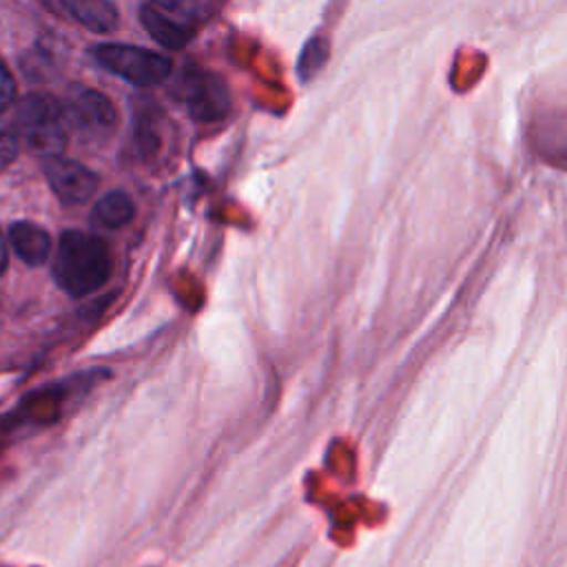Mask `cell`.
Instances as JSON below:
<instances>
[{
    "instance_id": "1",
    "label": "cell",
    "mask_w": 567,
    "mask_h": 567,
    "mask_svg": "<svg viewBox=\"0 0 567 567\" xmlns=\"http://www.w3.org/2000/svg\"><path fill=\"white\" fill-rule=\"evenodd\" d=\"M53 275L69 295L84 297L109 279L111 252L97 235L66 230L58 244Z\"/></svg>"
},
{
    "instance_id": "2",
    "label": "cell",
    "mask_w": 567,
    "mask_h": 567,
    "mask_svg": "<svg viewBox=\"0 0 567 567\" xmlns=\"http://www.w3.org/2000/svg\"><path fill=\"white\" fill-rule=\"evenodd\" d=\"M16 133L44 159L58 157L69 137L66 111L53 95L31 93L16 109Z\"/></svg>"
},
{
    "instance_id": "3",
    "label": "cell",
    "mask_w": 567,
    "mask_h": 567,
    "mask_svg": "<svg viewBox=\"0 0 567 567\" xmlns=\"http://www.w3.org/2000/svg\"><path fill=\"white\" fill-rule=\"evenodd\" d=\"M91 55L111 73L124 78L137 86H151L171 75V60L166 55L153 53L142 47L131 44H97L91 49Z\"/></svg>"
},
{
    "instance_id": "4",
    "label": "cell",
    "mask_w": 567,
    "mask_h": 567,
    "mask_svg": "<svg viewBox=\"0 0 567 567\" xmlns=\"http://www.w3.org/2000/svg\"><path fill=\"white\" fill-rule=\"evenodd\" d=\"M173 93L197 122H215L224 117L230 106V95L224 80L197 66L182 69L173 84Z\"/></svg>"
},
{
    "instance_id": "5",
    "label": "cell",
    "mask_w": 567,
    "mask_h": 567,
    "mask_svg": "<svg viewBox=\"0 0 567 567\" xmlns=\"http://www.w3.org/2000/svg\"><path fill=\"white\" fill-rule=\"evenodd\" d=\"M64 111H66L69 126L82 131L89 137H104L117 124V113L113 102L95 89L73 86Z\"/></svg>"
},
{
    "instance_id": "6",
    "label": "cell",
    "mask_w": 567,
    "mask_h": 567,
    "mask_svg": "<svg viewBox=\"0 0 567 567\" xmlns=\"http://www.w3.org/2000/svg\"><path fill=\"white\" fill-rule=\"evenodd\" d=\"M190 4H144L140 9V20L144 29L166 49H182L193 40L195 24L190 16Z\"/></svg>"
},
{
    "instance_id": "7",
    "label": "cell",
    "mask_w": 567,
    "mask_h": 567,
    "mask_svg": "<svg viewBox=\"0 0 567 567\" xmlns=\"http://www.w3.org/2000/svg\"><path fill=\"white\" fill-rule=\"evenodd\" d=\"M49 186L66 204L86 202L97 188V175L80 162L66 157H47L42 164Z\"/></svg>"
},
{
    "instance_id": "8",
    "label": "cell",
    "mask_w": 567,
    "mask_h": 567,
    "mask_svg": "<svg viewBox=\"0 0 567 567\" xmlns=\"http://www.w3.org/2000/svg\"><path fill=\"white\" fill-rule=\"evenodd\" d=\"M9 241L16 255L29 266H42L51 252L49 233L33 221H16L9 226Z\"/></svg>"
},
{
    "instance_id": "9",
    "label": "cell",
    "mask_w": 567,
    "mask_h": 567,
    "mask_svg": "<svg viewBox=\"0 0 567 567\" xmlns=\"http://www.w3.org/2000/svg\"><path fill=\"white\" fill-rule=\"evenodd\" d=\"M62 7L91 31H113L117 27V9L104 0H66Z\"/></svg>"
},
{
    "instance_id": "10",
    "label": "cell",
    "mask_w": 567,
    "mask_h": 567,
    "mask_svg": "<svg viewBox=\"0 0 567 567\" xmlns=\"http://www.w3.org/2000/svg\"><path fill=\"white\" fill-rule=\"evenodd\" d=\"M133 217V202L122 190L106 193L93 206V221L102 228H120Z\"/></svg>"
},
{
    "instance_id": "11",
    "label": "cell",
    "mask_w": 567,
    "mask_h": 567,
    "mask_svg": "<svg viewBox=\"0 0 567 567\" xmlns=\"http://www.w3.org/2000/svg\"><path fill=\"white\" fill-rule=\"evenodd\" d=\"M159 124H162V115L155 109H144L135 120V146L146 157L155 155L162 146Z\"/></svg>"
},
{
    "instance_id": "12",
    "label": "cell",
    "mask_w": 567,
    "mask_h": 567,
    "mask_svg": "<svg viewBox=\"0 0 567 567\" xmlns=\"http://www.w3.org/2000/svg\"><path fill=\"white\" fill-rule=\"evenodd\" d=\"M18 155V133L0 122V171L7 168Z\"/></svg>"
},
{
    "instance_id": "13",
    "label": "cell",
    "mask_w": 567,
    "mask_h": 567,
    "mask_svg": "<svg viewBox=\"0 0 567 567\" xmlns=\"http://www.w3.org/2000/svg\"><path fill=\"white\" fill-rule=\"evenodd\" d=\"M13 93H16V82H13L7 64L0 60V113L13 102Z\"/></svg>"
},
{
    "instance_id": "14",
    "label": "cell",
    "mask_w": 567,
    "mask_h": 567,
    "mask_svg": "<svg viewBox=\"0 0 567 567\" xmlns=\"http://www.w3.org/2000/svg\"><path fill=\"white\" fill-rule=\"evenodd\" d=\"M7 268V241H4V235L0 230V275L4 272Z\"/></svg>"
}]
</instances>
